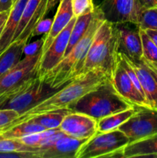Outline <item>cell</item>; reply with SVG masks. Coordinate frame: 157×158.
Masks as SVG:
<instances>
[{"label": "cell", "instance_id": "30", "mask_svg": "<svg viewBox=\"0 0 157 158\" xmlns=\"http://www.w3.org/2000/svg\"><path fill=\"white\" fill-rule=\"evenodd\" d=\"M19 117V114L14 110L0 109V132L9 127Z\"/></svg>", "mask_w": 157, "mask_h": 158}, {"label": "cell", "instance_id": "22", "mask_svg": "<svg viewBox=\"0 0 157 158\" xmlns=\"http://www.w3.org/2000/svg\"><path fill=\"white\" fill-rule=\"evenodd\" d=\"M93 14L94 12L76 17L75 23H74V26L72 27V31H71L70 37H69V43H68L67 48H66L65 56L72 50V49L75 46V45L85 35V33L87 31L88 28H89V25H90L91 21H92Z\"/></svg>", "mask_w": 157, "mask_h": 158}, {"label": "cell", "instance_id": "16", "mask_svg": "<svg viewBox=\"0 0 157 158\" xmlns=\"http://www.w3.org/2000/svg\"><path fill=\"white\" fill-rule=\"evenodd\" d=\"M73 17L71 0H59V4L55 17L52 19L50 29L43 36L44 42L41 48V55L47 50L55 37L66 27Z\"/></svg>", "mask_w": 157, "mask_h": 158}, {"label": "cell", "instance_id": "34", "mask_svg": "<svg viewBox=\"0 0 157 158\" xmlns=\"http://www.w3.org/2000/svg\"><path fill=\"white\" fill-rule=\"evenodd\" d=\"M20 88H18V89H14V90L9 91V92L0 94V109H1L2 106L3 105H4L5 103H6V102L9 100V99H10L12 96L15 95V94L18 92V89H19Z\"/></svg>", "mask_w": 157, "mask_h": 158}, {"label": "cell", "instance_id": "11", "mask_svg": "<svg viewBox=\"0 0 157 158\" xmlns=\"http://www.w3.org/2000/svg\"><path fill=\"white\" fill-rule=\"evenodd\" d=\"M131 23H117L115 25L118 40V52H121L133 62L143 59V44L139 28L135 29L129 26Z\"/></svg>", "mask_w": 157, "mask_h": 158}, {"label": "cell", "instance_id": "5", "mask_svg": "<svg viewBox=\"0 0 157 158\" xmlns=\"http://www.w3.org/2000/svg\"><path fill=\"white\" fill-rule=\"evenodd\" d=\"M129 143V137L119 129L109 132L97 131L83 143L75 158H122L123 149Z\"/></svg>", "mask_w": 157, "mask_h": 158}, {"label": "cell", "instance_id": "9", "mask_svg": "<svg viewBox=\"0 0 157 158\" xmlns=\"http://www.w3.org/2000/svg\"><path fill=\"white\" fill-rule=\"evenodd\" d=\"M96 6L105 20L114 24L131 23L137 26L143 11L137 0H101Z\"/></svg>", "mask_w": 157, "mask_h": 158}, {"label": "cell", "instance_id": "14", "mask_svg": "<svg viewBox=\"0 0 157 158\" xmlns=\"http://www.w3.org/2000/svg\"><path fill=\"white\" fill-rule=\"evenodd\" d=\"M127 60L136 73L149 106L157 109V72L150 67L143 59L139 62H133L129 58Z\"/></svg>", "mask_w": 157, "mask_h": 158}, {"label": "cell", "instance_id": "27", "mask_svg": "<svg viewBox=\"0 0 157 158\" xmlns=\"http://www.w3.org/2000/svg\"><path fill=\"white\" fill-rule=\"evenodd\" d=\"M138 27L143 29H157V7L143 9L139 19Z\"/></svg>", "mask_w": 157, "mask_h": 158}, {"label": "cell", "instance_id": "7", "mask_svg": "<svg viewBox=\"0 0 157 158\" xmlns=\"http://www.w3.org/2000/svg\"><path fill=\"white\" fill-rule=\"evenodd\" d=\"M129 143L157 134V109L136 106L135 114L119 127Z\"/></svg>", "mask_w": 157, "mask_h": 158}, {"label": "cell", "instance_id": "32", "mask_svg": "<svg viewBox=\"0 0 157 158\" xmlns=\"http://www.w3.org/2000/svg\"><path fill=\"white\" fill-rule=\"evenodd\" d=\"M43 42H44V37L37 41L33 42L29 44H26L24 48V55L25 56H32L38 53L41 51V48L42 46Z\"/></svg>", "mask_w": 157, "mask_h": 158}, {"label": "cell", "instance_id": "1", "mask_svg": "<svg viewBox=\"0 0 157 158\" xmlns=\"http://www.w3.org/2000/svg\"><path fill=\"white\" fill-rule=\"evenodd\" d=\"M107 80L109 79L106 74L96 70L89 71L78 76L66 86L58 89L50 97L21 114L6 129L18 123L27 121L35 116L46 114L51 111L68 109L85 94L96 88Z\"/></svg>", "mask_w": 157, "mask_h": 158}, {"label": "cell", "instance_id": "2", "mask_svg": "<svg viewBox=\"0 0 157 158\" xmlns=\"http://www.w3.org/2000/svg\"><path fill=\"white\" fill-rule=\"evenodd\" d=\"M104 21L103 13L95 6L92 21L83 38L62 60L42 79L51 87L60 89L79 76L95 32Z\"/></svg>", "mask_w": 157, "mask_h": 158}, {"label": "cell", "instance_id": "12", "mask_svg": "<svg viewBox=\"0 0 157 158\" xmlns=\"http://www.w3.org/2000/svg\"><path fill=\"white\" fill-rule=\"evenodd\" d=\"M59 128L69 137L87 140L97 132V121L86 114L70 112L64 117Z\"/></svg>", "mask_w": 157, "mask_h": 158}, {"label": "cell", "instance_id": "29", "mask_svg": "<svg viewBox=\"0 0 157 158\" xmlns=\"http://www.w3.org/2000/svg\"><path fill=\"white\" fill-rule=\"evenodd\" d=\"M71 4L75 17L93 12L95 9L93 0H71Z\"/></svg>", "mask_w": 157, "mask_h": 158}, {"label": "cell", "instance_id": "38", "mask_svg": "<svg viewBox=\"0 0 157 158\" xmlns=\"http://www.w3.org/2000/svg\"><path fill=\"white\" fill-rule=\"evenodd\" d=\"M9 12H4V13L2 14V15L1 18H0V36H1V34H2V32L3 28H4V26H5V23H6V19H7V18H8V15H9Z\"/></svg>", "mask_w": 157, "mask_h": 158}, {"label": "cell", "instance_id": "35", "mask_svg": "<svg viewBox=\"0 0 157 158\" xmlns=\"http://www.w3.org/2000/svg\"><path fill=\"white\" fill-rule=\"evenodd\" d=\"M15 0H0V13L9 12Z\"/></svg>", "mask_w": 157, "mask_h": 158}, {"label": "cell", "instance_id": "8", "mask_svg": "<svg viewBox=\"0 0 157 158\" xmlns=\"http://www.w3.org/2000/svg\"><path fill=\"white\" fill-rule=\"evenodd\" d=\"M41 51L32 56H25L15 66L0 77V94L9 92L22 86L37 77V68Z\"/></svg>", "mask_w": 157, "mask_h": 158}, {"label": "cell", "instance_id": "28", "mask_svg": "<svg viewBox=\"0 0 157 158\" xmlns=\"http://www.w3.org/2000/svg\"><path fill=\"white\" fill-rule=\"evenodd\" d=\"M59 130V128H55V129L51 130H45V131H40V132L35 133V134H30V135L26 136L24 137L18 139L20 141L24 143L25 144L30 146L34 148H39L42 146L43 142L45 141L48 137H49L52 134H55V132Z\"/></svg>", "mask_w": 157, "mask_h": 158}, {"label": "cell", "instance_id": "39", "mask_svg": "<svg viewBox=\"0 0 157 158\" xmlns=\"http://www.w3.org/2000/svg\"><path fill=\"white\" fill-rule=\"evenodd\" d=\"M3 13H4V12H3ZM3 13H0V18H1L2 15V14H3Z\"/></svg>", "mask_w": 157, "mask_h": 158}, {"label": "cell", "instance_id": "24", "mask_svg": "<svg viewBox=\"0 0 157 158\" xmlns=\"http://www.w3.org/2000/svg\"><path fill=\"white\" fill-rule=\"evenodd\" d=\"M143 44V60L157 72V46L143 29H139Z\"/></svg>", "mask_w": 157, "mask_h": 158}, {"label": "cell", "instance_id": "4", "mask_svg": "<svg viewBox=\"0 0 157 158\" xmlns=\"http://www.w3.org/2000/svg\"><path fill=\"white\" fill-rule=\"evenodd\" d=\"M133 106L115 90L110 80H107L85 94L68 109L71 112L86 114L96 121L115 113Z\"/></svg>", "mask_w": 157, "mask_h": 158}, {"label": "cell", "instance_id": "21", "mask_svg": "<svg viewBox=\"0 0 157 158\" xmlns=\"http://www.w3.org/2000/svg\"><path fill=\"white\" fill-rule=\"evenodd\" d=\"M45 130L46 129L43 127L40 126L38 123H34L32 120H27L1 131L0 138L20 139Z\"/></svg>", "mask_w": 157, "mask_h": 158}, {"label": "cell", "instance_id": "6", "mask_svg": "<svg viewBox=\"0 0 157 158\" xmlns=\"http://www.w3.org/2000/svg\"><path fill=\"white\" fill-rule=\"evenodd\" d=\"M58 89L51 87L43 80L35 77L25 83L1 109L14 110L20 116L50 97Z\"/></svg>", "mask_w": 157, "mask_h": 158}, {"label": "cell", "instance_id": "20", "mask_svg": "<svg viewBox=\"0 0 157 158\" xmlns=\"http://www.w3.org/2000/svg\"><path fill=\"white\" fill-rule=\"evenodd\" d=\"M136 111V106L127 110L107 116L97 121L98 132H109L119 129L122 124L126 123Z\"/></svg>", "mask_w": 157, "mask_h": 158}, {"label": "cell", "instance_id": "31", "mask_svg": "<svg viewBox=\"0 0 157 158\" xmlns=\"http://www.w3.org/2000/svg\"><path fill=\"white\" fill-rule=\"evenodd\" d=\"M52 19H44L42 20L40 23H38L35 26V29L33 30L32 34V38L35 35H41V34H46L50 29L51 26H52Z\"/></svg>", "mask_w": 157, "mask_h": 158}, {"label": "cell", "instance_id": "17", "mask_svg": "<svg viewBox=\"0 0 157 158\" xmlns=\"http://www.w3.org/2000/svg\"><path fill=\"white\" fill-rule=\"evenodd\" d=\"M28 0H15L0 36V55L13 42L17 28Z\"/></svg>", "mask_w": 157, "mask_h": 158}, {"label": "cell", "instance_id": "26", "mask_svg": "<svg viewBox=\"0 0 157 158\" xmlns=\"http://www.w3.org/2000/svg\"><path fill=\"white\" fill-rule=\"evenodd\" d=\"M39 2L40 0H28L27 3L26 5V7H25L24 10H23L22 15L21 17V20H20V23L18 24V28H17L16 32H15V36H14L13 42L15 41L18 38V36L21 35L22 32L25 29V28L26 27L28 23L31 19L32 15H33L34 12H35Z\"/></svg>", "mask_w": 157, "mask_h": 158}, {"label": "cell", "instance_id": "15", "mask_svg": "<svg viewBox=\"0 0 157 158\" xmlns=\"http://www.w3.org/2000/svg\"><path fill=\"white\" fill-rule=\"evenodd\" d=\"M86 140L65 135L48 148H38L35 156L36 158H75L78 149Z\"/></svg>", "mask_w": 157, "mask_h": 158}, {"label": "cell", "instance_id": "18", "mask_svg": "<svg viewBox=\"0 0 157 158\" xmlns=\"http://www.w3.org/2000/svg\"><path fill=\"white\" fill-rule=\"evenodd\" d=\"M157 157V134L129 143L123 151L122 158Z\"/></svg>", "mask_w": 157, "mask_h": 158}, {"label": "cell", "instance_id": "3", "mask_svg": "<svg viewBox=\"0 0 157 158\" xmlns=\"http://www.w3.org/2000/svg\"><path fill=\"white\" fill-rule=\"evenodd\" d=\"M118 63V40L115 25L105 20L95 32L80 75L89 71L103 72L111 80Z\"/></svg>", "mask_w": 157, "mask_h": 158}, {"label": "cell", "instance_id": "36", "mask_svg": "<svg viewBox=\"0 0 157 158\" xmlns=\"http://www.w3.org/2000/svg\"><path fill=\"white\" fill-rule=\"evenodd\" d=\"M142 9L157 7V0H137Z\"/></svg>", "mask_w": 157, "mask_h": 158}, {"label": "cell", "instance_id": "10", "mask_svg": "<svg viewBox=\"0 0 157 158\" xmlns=\"http://www.w3.org/2000/svg\"><path fill=\"white\" fill-rule=\"evenodd\" d=\"M76 17L74 16L66 27L55 37L47 50L41 55L37 68V77L42 80L64 58L71 31Z\"/></svg>", "mask_w": 157, "mask_h": 158}, {"label": "cell", "instance_id": "25", "mask_svg": "<svg viewBox=\"0 0 157 158\" xmlns=\"http://www.w3.org/2000/svg\"><path fill=\"white\" fill-rule=\"evenodd\" d=\"M37 150L18 139L0 138V152H36Z\"/></svg>", "mask_w": 157, "mask_h": 158}, {"label": "cell", "instance_id": "13", "mask_svg": "<svg viewBox=\"0 0 157 158\" xmlns=\"http://www.w3.org/2000/svg\"><path fill=\"white\" fill-rule=\"evenodd\" d=\"M110 80L115 90L129 103L136 106L150 107L146 97L135 87L133 82L119 61Z\"/></svg>", "mask_w": 157, "mask_h": 158}, {"label": "cell", "instance_id": "37", "mask_svg": "<svg viewBox=\"0 0 157 158\" xmlns=\"http://www.w3.org/2000/svg\"><path fill=\"white\" fill-rule=\"evenodd\" d=\"M145 32L147 34L148 36L152 40V41L155 43L157 46V29H145Z\"/></svg>", "mask_w": 157, "mask_h": 158}, {"label": "cell", "instance_id": "23", "mask_svg": "<svg viewBox=\"0 0 157 158\" xmlns=\"http://www.w3.org/2000/svg\"><path fill=\"white\" fill-rule=\"evenodd\" d=\"M70 112L71 111L69 109L51 111L46 114L35 116L29 120H32L34 123H38L46 130L55 129V128H59L64 117Z\"/></svg>", "mask_w": 157, "mask_h": 158}, {"label": "cell", "instance_id": "19", "mask_svg": "<svg viewBox=\"0 0 157 158\" xmlns=\"http://www.w3.org/2000/svg\"><path fill=\"white\" fill-rule=\"evenodd\" d=\"M26 44L22 40H15L0 55V77L22 60Z\"/></svg>", "mask_w": 157, "mask_h": 158}, {"label": "cell", "instance_id": "33", "mask_svg": "<svg viewBox=\"0 0 157 158\" xmlns=\"http://www.w3.org/2000/svg\"><path fill=\"white\" fill-rule=\"evenodd\" d=\"M0 158H36L35 152H0Z\"/></svg>", "mask_w": 157, "mask_h": 158}]
</instances>
